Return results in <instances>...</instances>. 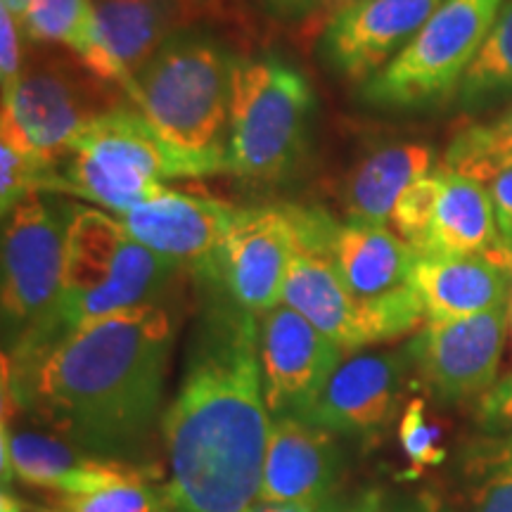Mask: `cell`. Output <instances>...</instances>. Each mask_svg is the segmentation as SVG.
Segmentation results:
<instances>
[{"label":"cell","mask_w":512,"mask_h":512,"mask_svg":"<svg viewBox=\"0 0 512 512\" xmlns=\"http://www.w3.org/2000/svg\"><path fill=\"white\" fill-rule=\"evenodd\" d=\"M501 240L489 188L439 166V192L420 256L486 254Z\"/></svg>","instance_id":"603a6c76"},{"label":"cell","mask_w":512,"mask_h":512,"mask_svg":"<svg viewBox=\"0 0 512 512\" xmlns=\"http://www.w3.org/2000/svg\"><path fill=\"white\" fill-rule=\"evenodd\" d=\"M339 434L297 415H280L268 434L261 503H318L337 494L347 456Z\"/></svg>","instance_id":"ac0fdd59"},{"label":"cell","mask_w":512,"mask_h":512,"mask_svg":"<svg viewBox=\"0 0 512 512\" xmlns=\"http://www.w3.org/2000/svg\"><path fill=\"white\" fill-rule=\"evenodd\" d=\"M510 335H512V304H510Z\"/></svg>","instance_id":"ee69618b"},{"label":"cell","mask_w":512,"mask_h":512,"mask_svg":"<svg viewBox=\"0 0 512 512\" xmlns=\"http://www.w3.org/2000/svg\"><path fill=\"white\" fill-rule=\"evenodd\" d=\"M318 503H261L256 512H318Z\"/></svg>","instance_id":"f35d334b"},{"label":"cell","mask_w":512,"mask_h":512,"mask_svg":"<svg viewBox=\"0 0 512 512\" xmlns=\"http://www.w3.org/2000/svg\"><path fill=\"white\" fill-rule=\"evenodd\" d=\"M503 0H444L387 67L358 86L368 107L415 112L458 95Z\"/></svg>","instance_id":"9c48e42d"},{"label":"cell","mask_w":512,"mask_h":512,"mask_svg":"<svg viewBox=\"0 0 512 512\" xmlns=\"http://www.w3.org/2000/svg\"><path fill=\"white\" fill-rule=\"evenodd\" d=\"M287 207L297 230V249L285 278L283 304L302 313L313 328L342 347L344 354L366 349L363 304L344 285L328 252L335 219L318 207Z\"/></svg>","instance_id":"8fae6325"},{"label":"cell","mask_w":512,"mask_h":512,"mask_svg":"<svg viewBox=\"0 0 512 512\" xmlns=\"http://www.w3.org/2000/svg\"><path fill=\"white\" fill-rule=\"evenodd\" d=\"M406 363V354L399 351L351 356L299 418L339 437H370L387 430L401 411Z\"/></svg>","instance_id":"e0dca14e"},{"label":"cell","mask_w":512,"mask_h":512,"mask_svg":"<svg viewBox=\"0 0 512 512\" xmlns=\"http://www.w3.org/2000/svg\"><path fill=\"white\" fill-rule=\"evenodd\" d=\"M0 467H3V489L10 479H19L38 491H91L126 479H159L162 475L157 465L91 456L69 444L67 439L57 437L55 432L31 430V427L17 430L12 422L5 420L0 430Z\"/></svg>","instance_id":"2e32d148"},{"label":"cell","mask_w":512,"mask_h":512,"mask_svg":"<svg viewBox=\"0 0 512 512\" xmlns=\"http://www.w3.org/2000/svg\"><path fill=\"white\" fill-rule=\"evenodd\" d=\"M235 60L216 36L185 29L131 76L126 98L174 145L226 159Z\"/></svg>","instance_id":"277c9868"},{"label":"cell","mask_w":512,"mask_h":512,"mask_svg":"<svg viewBox=\"0 0 512 512\" xmlns=\"http://www.w3.org/2000/svg\"><path fill=\"white\" fill-rule=\"evenodd\" d=\"M192 3L200 5L202 10H207V15H216L221 10V0H192Z\"/></svg>","instance_id":"b9f144b4"},{"label":"cell","mask_w":512,"mask_h":512,"mask_svg":"<svg viewBox=\"0 0 512 512\" xmlns=\"http://www.w3.org/2000/svg\"><path fill=\"white\" fill-rule=\"evenodd\" d=\"M491 202H494L498 235L503 242L512 240V166L498 174L489 185Z\"/></svg>","instance_id":"e575fe53"},{"label":"cell","mask_w":512,"mask_h":512,"mask_svg":"<svg viewBox=\"0 0 512 512\" xmlns=\"http://www.w3.org/2000/svg\"><path fill=\"white\" fill-rule=\"evenodd\" d=\"M24 31L31 46L64 50L126 93V76L107 50L91 0H31Z\"/></svg>","instance_id":"cb8c5ba5"},{"label":"cell","mask_w":512,"mask_h":512,"mask_svg":"<svg viewBox=\"0 0 512 512\" xmlns=\"http://www.w3.org/2000/svg\"><path fill=\"white\" fill-rule=\"evenodd\" d=\"M486 254H489L491 259L498 261V264H501L505 271H508L510 285H512V240H508V242L498 240V245L491 249V252H486ZM510 304H512V287H510Z\"/></svg>","instance_id":"74e56055"},{"label":"cell","mask_w":512,"mask_h":512,"mask_svg":"<svg viewBox=\"0 0 512 512\" xmlns=\"http://www.w3.org/2000/svg\"><path fill=\"white\" fill-rule=\"evenodd\" d=\"M238 207L207 195L164 188L152 200L117 214L140 245L207 280L216 256L238 219Z\"/></svg>","instance_id":"5bb4252c"},{"label":"cell","mask_w":512,"mask_h":512,"mask_svg":"<svg viewBox=\"0 0 512 512\" xmlns=\"http://www.w3.org/2000/svg\"><path fill=\"white\" fill-rule=\"evenodd\" d=\"M155 477L98 486L91 491H43V503L53 512H171L164 489Z\"/></svg>","instance_id":"83f0119b"},{"label":"cell","mask_w":512,"mask_h":512,"mask_svg":"<svg viewBox=\"0 0 512 512\" xmlns=\"http://www.w3.org/2000/svg\"><path fill=\"white\" fill-rule=\"evenodd\" d=\"M446 169L489 185L512 166V107L501 117L465 126L446 147Z\"/></svg>","instance_id":"4316f807"},{"label":"cell","mask_w":512,"mask_h":512,"mask_svg":"<svg viewBox=\"0 0 512 512\" xmlns=\"http://www.w3.org/2000/svg\"><path fill=\"white\" fill-rule=\"evenodd\" d=\"M181 273L176 264L131 238L117 214L74 207L64 254L60 337L86 320L164 304Z\"/></svg>","instance_id":"52a82bcc"},{"label":"cell","mask_w":512,"mask_h":512,"mask_svg":"<svg viewBox=\"0 0 512 512\" xmlns=\"http://www.w3.org/2000/svg\"><path fill=\"white\" fill-rule=\"evenodd\" d=\"M387 512H456L444 498L430 494V491H420V494L401 496L389 501Z\"/></svg>","instance_id":"8d00e7d4"},{"label":"cell","mask_w":512,"mask_h":512,"mask_svg":"<svg viewBox=\"0 0 512 512\" xmlns=\"http://www.w3.org/2000/svg\"><path fill=\"white\" fill-rule=\"evenodd\" d=\"M57 164L43 162L0 140V214H10L19 202L34 192L55 195Z\"/></svg>","instance_id":"f1b7e54d"},{"label":"cell","mask_w":512,"mask_h":512,"mask_svg":"<svg viewBox=\"0 0 512 512\" xmlns=\"http://www.w3.org/2000/svg\"><path fill=\"white\" fill-rule=\"evenodd\" d=\"M399 441L413 463L418 475L425 467H434L446 460V448L441 446V430L432 420H427V406L422 399L408 401L399 422Z\"/></svg>","instance_id":"4dcf8cb0"},{"label":"cell","mask_w":512,"mask_h":512,"mask_svg":"<svg viewBox=\"0 0 512 512\" xmlns=\"http://www.w3.org/2000/svg\"><path fill=\"white\" fill-rule=\"evenodd\" d=\"M413 285L427 320H456L510 304V275L489 254L420 256Z\"/></svg>","instance_id":"ffe728a7"},{"label":"cell","mask_w":512,"mask_h":512,"mask_svg":"<svg viewBox=\"0 0 512 512\" xmlns=\"http://www.w3.org/2000/svg\"><path fill=\"white\" fill-rule=\"evenodd\" d=\"M389 498L377 489H361L354 494H332L318 512H387Z\"/></svg>","instance_id":"836d02e7"},{"label":"cell","mask_w":512,"mask_h":512,"mask_svg":"<svg viewBox=\"0 0 512 512\" xmlns=\"http://www.w3.org/2000/svg\"><path fill=\"white\" fill-rule=\"evenodd\" d=\"M316 95L294 64L275 55H238L230 88L226 174L273 185L299 169L311 138Z\"/></svg>","instance_id":"8992f818"},{"label":"cell","mask_w":512,"mask_h":512,"mask_svg":"<svg viewBox=\"0 0 512 512\" xmlns=\"http://www.w3.org/2000/svg\"><path fill=\"white\" fill-rule=\"evenodd\" d=\"M174 337L164 304L86 320L24 366L3 363V420L29 413L91 456L152 465Z\"/></svg>","instance_id":"6da1fadb"},{"label":"cell","mask_w":512,"mask_h":512,"mask_svg":"<svg viewBox=\"0 0 512 512\" xmlns=\"http://www.w3.org/2000/svg\"><path fill=\"white\" fill-rule=\"evenodd\" d=\"M31 0H0V8L8 10L12 17L19 19L24 24V17H27Z\"/></svg>","instance_id":"ab89813d"},{"label":"cell","mask_w":512,"mask_h":512,"mask_svg":"<svg viewBox=\"0 0 512 512\" xmlns=\"http://www.w3.org/2000/svg\"><path fill=\"white\" fill-rule=\"evenodd\" d=\"M437 192L439 169H434L401 192L399 200L394 204L392 216H389V226H392L394 233L406 245H411L415 252H420L422 242L427 238V230H430Z\"/></svg>","instance_id":"f546056e"},{"label":"cell","mask_w":512,"mask_h":512,"mask_svg":"<svg viewBox=\"0 0 512 512\" xmlns=\"http://www.w3.org/2000/svg\"><path fill=\"white\" fill-rule=\"evenodd\" d=\"M294 249L297 230L287 204L240 209L204 283L219 285L230 302L261 316L283 304Z\"/></svg>","instance_id":"7c38bea8"},{"label":"cell","mask_w":512,"mask_h":512,"mask_svg":"<svg viewBox=\"0 0 512 512\" xmlns=\"http://www.w3.org/2000/svg\"><path fill=\"white\" fill-rule=\"evenodd\" d=\"M114 62L131 76L169 41L207 15L192 0H91Z\"/></svg>","instance_id":"7402d4cb"},{"label":"cell","mask_w":512,"mask_h":512,"mask_svg":"<svg viewBox=\"0 0 512 512\" xmlns=\"http://www.w3.org/2000/svg\"><path fill=\"white\" fill-rule=\"evenodd\" d=\"M41 48L27 57L22 79L3 95L0 140L57 164L83 128L128 98L64 50Z\"/></svg>","instance_id":"ba28073f"},{"label":"cell","mask_w":512,"mask_h":512,"mask_svg":"<svg viewBox=\"0 0 512 512\" xmlns=\"http://www.w3.org/2000/svg\"><path fill=\"white\" fill-rule=\"evenodd\" d=\"M226 174V159L195 155L166 140L131 100L91 121L57 162L55 192L124 214L174 178Z\"/></svg>","instance_id":"3957f363"},{"label":"cell","mask_w":512,"mask_h":512,"mask_svg":"<svg viewBox=\"0 0 512 512\" xmlns=\"http://www.w3.org/2000/svg\"><path fill=\"white\" fill-rule=\"evenodd\" d=\"M444 0H358L323 24L318 53L332 74L361 86L411 43Z\"/></svg>","instance_id":"9a60e30c"},{"label":"cell","mask_w":512,"mask_h":512,"mask_svg":"<svg viewBox=\"0 0 512 512\" xmlns=\"http://www.w3.org/2000/svg\"><path fill=\"white\" fill-rule=\"evenodd\" d=\"M434 162V147L415 140L368 150L339 185V207L344 219L387 226L401 192L437 169Z\"/></svg>","instance_id":"44dd1931"},{"label":"cell","mask_w":512,"mask_h":512,"mask_svg":"<svg viewBox=\"0 0 512 512\" xmlns=\"http://www.w3.org/2000/svg\"><path fill=\"white\" fill-rule=\"evenodd\" d=\"M328 252L358 302H375L413 283L420 254L392 228L335 221Z\"/></svg>","instance_id":"d6986e66"},{"label":"cell","mask_w":512,"mask_h":512,"mask_svg":"<svg viewBox=\"0 0 512 512\" xmlns=\"http://www.w3.org/2000/svg\"><path fill=\"white\" fill-rule=\"evenodd\" d=\"M479 420L489 432L512 434V375L498 380L479 399Z\"/></svg>","instance_id":"d6a6232c"},{"label":"cell","mask_w":512,"mask_h":512,"mask_svg":"<svg viewBox=\"0 0 512 512\" xmlns=\"http://www.w3.org/2000/svg\"><path fill=\"white\" fill-rule=\"evenodd\" d=\"M256 3H259L266 15H271L273 19H280V22L287 24H297L318 17L325 0H256Z\"/></svg>","instance_id":"d590c367"},{"label":"cell","mask_w":512,"mask_h":512,"mask_svg":"<svg viewBox=\"0 0 512 512\" xmlns=\"http://www.w3.org/2000/svg\"><path fill=\"white\" fill-rule=\"evenodd\" d=\"M72 204L34 192L3 216V363L24 366L60 339Z\"/></svg>","instance_id":"5b68a950"},{"label":"cell","mask_w":512,"mask_h":512,"mask_svg":"<svg viewBox=\"0 0 512 512\" xmlns=\"http://www.w3.org/2000/svg\"><path fill=\"white\" fill-rule=\"evenodd\" d=\"M24 512H53L50 508H46V505H43V508H36V505H24Z\"/></svg>","instance_id":"7bdbcfd3"},{"label":"cell","mask_w":512,"mask_h":512,"mask_svg":"<svg viewBox=\"0 0 512 512\" xmlns=\"http://www.w3.org/2000/svg\"><path fill=\"white\" fill-rule=\"evenodd\" d=\"M510 330V304L456 320H427L406 358L434 399L446 406L482 399L498 382Z\"/></svg>","instance_id":"30bf717a"},{"label":"cell","mask_w":512,"mask_h":512,"mask_svg":"<svg viewBox=\"0 0 512 512\" xmlns=\"http://www.w3.org/2000/svg\"><path fill=\"white\" fill-rule=\"evenodd\" d=\"M29 38L24 24L0 8V91L8 95L22 79L29 57Z\"/></svg>","instance_id":"1f68e13d"},{"label":"cell","mask_w":512,"mask_h":512,"mask_svg":"<svg viewBox=\"0 0 512 512\" xmlns=\"http://www.w3.org/2000/svg\"><path fill=\"white\" fill-rule=\"evenodd\" d=\"M354 3H358V0H325V3H323V10H320V15H318V17L323 19V24H325L332 15H337L339 10L349 8V5H354Z\"/></svg>","instance_id":"60d3db41"},{"label":"cell","mask_w":512,"mask_h":512,"mask_svg":"<svg viewBox=\"0 0 512 512\" xmlns=\"http://www.w3.org/2000/svg\"><path fill=\"white\" fill-rule=\"evenodd\" d=\"M505 100H512V0H503L458 88L460 110L470 114L491 110Z\"/></svg>","instance_id":"d4e9b609"},{"label":"cell","mask_w":512,"mask_h":512,"mask_svg":"<svg viewBox=\"0 0 512 512\" xmlns=\"http://www.w3.org/2000/svg\"><path fill=\"white\" fill-rule=\"evenodd\" d=\"M465 512H512V434L477 439L463 453Z\"/></svg>","instance_id":"484cf974"},{"label":"cell","mask_w":512,"mask_h":512,"mask_svg":"<svg viewBox=\"0 0 512 512\" xmlns=\"http://www.w3.org/2000/svg\"><path fill=\"white\" fill-rule=\"evenodd\" d=\"M344 349L290 306L259 316V361L268 411L304 415L344 361Z\"/></svg>","instance_id":"4fadbf2b"},{"label":"cell","mask_w":512,"mask_h":512,"mask_svg":"<svg viewBox=\"0 0 512 512\" xmlns=\"http://www.w3.org/2000/svg\"><path fill=\"white\" fill-rule=\"evenodd\" d=\"M259 316L223 294L190 339L181 387L162 418L171 512H256L271 434Z\"/></svg>","instance_id":"7a4b0ae2"}]
</instances>
